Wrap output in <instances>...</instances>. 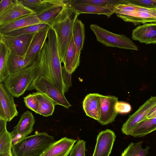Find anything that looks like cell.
I'll list each match as a JSON object with an SVG mask.
<instances>
[{
  "label": "cell",
  "instance_id": "obj_1",
  "mask_svg": "<svg viewBox=\"0 0 156 156\" xmlns=\"http://www.w3.org/2000/svg\"><path fill=\"white\" fill-rule=\"evenodd\" d=\"M37 59L39 72L36 77L44 76L65 94L71 83L72 75L61 65L55 33L51 27Z\"/></svg>",
  "mask_w": 156,
  "mask_h": 156
},
{
  "label": "cell",
  "instance_id": "obj_2",
  "mask_svg": "<svg viewBox=\"0 0 156 156\" xmlns=\"http://www.w3.org/2000/svg\"><path fill=\"white\" fill-rule=\"evenodd\" d=\"M80 15L76 11L66 5L50 26L55 33L62 63L64 62L66 53L73 36L74 23Z\"/></svg>",
  "mask_w": 156,
  "mask_h": 156
},
{
  "label": "cell",
  "instance_id": "obj_3",
  "mask_svg": "<svg viewBox=\"0 0 156 156\" xmlns=\"http://www.w3.org/2000/svg\"><path fill=\"white\" fill-rule=\"evenodd\" d=\"M55 141L54 137L46 132L35 133L20 139L12 144L13 156H39Z\"/></svg>",
  "mask_w": 156,
  "mask_h": 156
},
{
  "label": "cell",
  "instance_id": "obj_4",
  "mask_svg": "<svg viewBox=\"0 0 156 156\" xmlns=\"http://www.w3.org/2000/svg\"><path fill=\"white\" fill-rule=\"evenodd\" d=\"M37 58L24 68L9 75L2 82L6 90L13 96L18 98L23 94L38 75Z\"/></svg>",
  "mask_w": 156,
  "mask_h": 156
},
{
  "label": "cell",
  "instance_id": "obj_5",
  "mask_svg": "<svg viewBox=\"0 0 156 156\" xmlns=\"http://www.w3.org/2000/svg\"><path fill=\"white\" fill-rule=\"evenodd\" d=\"M114 13L124 21L132 23L135 26L156 22V9L130 3L118 5L114 10Z\"/></svg>",
  "mask_w": 156,
  "mask_h": 156
},
{
  "label": "cell",
  "instance_id": "obj_6",
  "mask_svg": "<svg viewBox=\"0 0 156 156\" xmlns=\"http://www.w3.org/2000/svg\"><path fill=\"white\" fill-rule=\"evenodd\" d=\"M90 28L94 34L97 40L106 46L138 50V47L125 35L112 33L96 24H91Z\"/></svg>",
  "mask_w": 156,
  "mask_h": 156
},
{
  "label": "cell",
  "instance_id": "obj_7",
  "mask_svg": "<svg viewBox=\"0 0 156 156\" xmlns=\"http://www.w3.org/2000/svg\"><path fill=\"white\" fill-rule=\"evenodd\" d=\"M34 89L48 97L55 105H60L67 109L71 106L66 99L65 94L42 75H40L35 78L27 90Z\"/></svg>",
  "mask_w": 156,
  "mask_h": 156
},
{
  "label": "cell",
  "instance_id": "obj_8",
  "mask_svg": "<svg viewBox=\"0 0 156 156\" xmlns=\"http://www.w3.org/2000/svg\"><path fill=\"white\" fill-rule=\"evenodd\" d=\"M36 33L16 36L0 34V41L2 42L11 52L25 57Z\"/></svg>",
  "mask_w": 156,
  "mask_h": 156
},
{
  "label": "cell",
  "instance_id": "obj_9",
  "mask_svg": "<svg viewBox=\"0 0 156 156\" xmlns=\"http://www.w3.org/2000/svg\"><path fill=\"white\" fill-rule=\"evenodd\" d=\"M156 105V96H151L133 114L129 115L123 124L122 132L129 135L133 129L140 122L146 119L145 117Z\"/></svg>",
  "mask_w": 156,
  "mask_h": 156
},
{
  "label": "cell",
  "instance_id": "obj_10",
  "mask_svg": "<svg viewBox=\"0 0 156 156\" xmlns=\"http://www.w3.org/2000/svg\"><path fill=\"white\" fill-rule=\"evenodd\" d=\"M18 115L14 97L6 90L3 83H0V118L9 122Z\"/></svg>",
  "mask_w": 156,
  "mask_h": 156
},
{
  "label": "cell",
  "instance_id": "obj_11",
  "mask_svg": "<svg viewBox=\"0 0 156 156\" xmlns=\"http://www.w3.org/2000/svg\"><path fill=\"white\" fill-rule=\"evenodd\" d=\"M118 98L113 96L102 95L100 101V116L97 121L104 125L113 122L118 113L115 108Z\"/></svg>",
  "mask_w": 156,
  "mask_h": 156
},
{
  "label": "cell",
  "instance_id": "obj_12",
  "mask_svg": "<svg viewBox=\"0 0 156 156\" xmlns=\"http://www.w3.org/2000/svg\"><path fill=\"white\" fill-rule=\"evenodd\" d=\"M115 138V133L110 129L100 132L97 136L92 156H109Z\"/></svg>",
  "mask_w": 156,
  "mask_h": 156
},
{
  "label": "cell",
  "instance_id": "obj_13",
  "mask_svg": "<svg viewBox=\"0 0 156 156\" xmlns=\"http://www.w3.org/2000/svg\"><path fill=\"white\" fill-rule=\"evenodd\" d=\"M35 122V119L31 112H25L21 115L17 124L10 132L12 139L16 138L20 140L27 136L33 131Z\"/></svg>",
  "mask_w": 156,
  "mask_h": 156
},
{
  "label": "cell",
  "instance_id": "obj_14",
  "mask_svg": "<svg viewBox=\"0 0 156 156\" xmlns=\"http://www.w3.org/2000/svg\"><path fill=\"white\" fill-rule=\"evenodd\" d=\"M50 28L51 27L48 26L36 33L25 57L28 62L32 63L36 60L47 39Z\"/></svg>",
  "mask_w": 156,
  "mask_h": 156
},
{
  "label": "cell",
  "instance_id": "obj_15",
  "mask_svg": "<svg viewBox=\"0 0 156 156\" xmlns=\"http://www.w3.org/2000/svg\"><path fill=\"white\" fill-rule=\"evenodd\" d=\"M66 6L63 0H53L44 9L35 13L42 23L50 27L53 22L60 14Z\"/></svg>",
  "mask_w": 156,
  "mask_h": 156
},
{
  "label": "cell",
  "instance_id": "obj_16",
  "mask_svg": "<svg viewBox=\"0 0 156 156\" xmlns=\"http://www.w3.org/2000/svg\"><path fill=\"white\" fill-rule=\"evenodd\" d=\"M133 40L147 44H156V22L144 23L132 31Z\"/></svg>",
  "mask_w": 156,
  "mask_h": 156
},
{
  "label": "cell",
  "instance_id": "obj_17",
  "mask_svg": "<svg viewBox=\"0 0 156 156\" xmlns=\"http://www.w3.org/2000/svg\"><path fill=\"white\" fill-rule=\"evenodd\" d=\"M76 140L63 137L55 141L39 156H68Z\"/></svg>",
  "mask_w": 156,
  "mask_h": 156
},
{
  "label": "cell",
  "instance_id": "obj_18",
  "mask_svg": "<svg viewBox=\"0 0 156 156\" xmlns=\"http://www.w3.org/2000/svg\"><path fill=\"white\" fill-rule=\"evenodd\" d=\"M42 23L35 13L26 15L0 26V34H5L26 27Z\"/></svg>",
  "mask_w": 156,
  "mask_h": 156
},
{
  "label": "cell",
  "instance_id": "obj_19",
  "mask_svg": "<svg viewBox=\"0 0 156 156\" xmlns=\"http://www.w3.org/2000/svg\"><path fill=\"white\" fill-rule=\"evenodd\" d=\"M34 13H35L24 6L18 0H15L11 7L0 13V26L20 17Z\"/></svg>",
  "mask_w": 156,
  "mask_h": 156
},
{
  "label": "cell",
  "instance_id": "obj_20",
  "mask_svg": "<svg viewBox=\"0 0 156 156\" xmlns=\"http://www.w3.org/2000/svg\"><path fill=\"white\" fill-rule=\"evenodd\" d=\"M65 5L76 11L80 14L82 13H91L105 15L109 18L114 13L113 10L110 8L105 6L90 4L70 3L65 2Z\"/></svg>",
  "mask_w": 156,
  "mask_h": 156
},
{
  "label": "cell",
  "instance_id": "obj_21",
  "mask_svg": "<svg viewBox=\"0 0 156 156\" xmlns=\"http://www.w3.org/2000/svg\"><path fill=\"white\" fill-rule=\"evenodd\" d=\"M101 96L98 93H90L86 96L83 102V109L86 115L97 121L100 116Z\"/></svg>",
  "mask_w": 156,
  "mask_h": 156
},
{
  "label": "cell",
  "instance_id": "obj_22",
  "mask_svg": "<svg viewBox=\"0 0 156 156\" xmlns=\"http://www.w3.org/2000/svg\"><path fill=\"white\" fill-rule=\"evenodd\" d=\"M73 37L76 46L75 63L77 68L80 64V53L83 48L85 37L84 25L78 18L74 23Z\"/></svg>",
  "mask_w": 156,
  "mask_h": 156
},
{
  "label": "cell",
  "instance_id": "obj_23",
  "mask_svg": "<svg viewBox=\"0 0 156 156\" xmlns=\"http://www.w3.org/2000/svg\"><path fill=\"white\" fill-rule=\"evenodd\" d=\"M34 93L39 102L37 114L44 117L52 115L54 111L55 105L48 97L38 91Z\"/></svg>",
  "mask_w": 156,
  "mask_h": 156
},
{
  "label": "cell",
  "instance_id": "obj_24",
  "mask_svg": "<svg viewBox=\"0 0 156 156\" xmlns=\"http://www.w3.org/2000/svg\"><path fill=\"white\" fill-rule=\"evenodd\" d=\"M156 130V118L147 119L140 122L132 130L130 135L142 137Z\"/></svg>",
  "mask_w": 156,
  "mask_h": 156
},
{
  "label": "cell",
  "instance_id": "obj_25",
  "mask_svg": "<svg viewBox=\"0 0 156 156\" xmlns=\"http://www.w3.org/2000/svg\"><path fill=\"white\" fill-rule=\"evenodd\" d=\"M7 122L0 118V153L12 151V139L6 128Z\"/></svg>",
  "mask_w": 156,
  "mask_h": 156
},
{
  "label": "cell",
  "instance_id": "obj_26",
  "mask_svg": "<svg viewBox=\"0 0 156 156\" xmlns=\"http://www.w3.org/2000/svg\"><path fill=\"white\" fill-rule=\"evenodd\" d=\"M33 62H28L26 60L25 57L17 55L11 52L8 62L9 74L10 75L13 74Z\"/></svg>",
  "mask_w": 156,
  "mask_h": 156
},
{
  "label": "cell",
  "instance_id": "obj_27",
  "mask_svg": "<svg viewBox=\"0 0 156 156\" xmlns=\"http://www.w3.org/2000/svg\"><path fill=\"white\" fill-rule=\"evenodd\" d=\"M10 50L1 42L0 41V82L9 75L8 69V60Z\"/></svg>",
  "mask_w": 156,
  "mask_h": 156
},
{
  "label": "cell",
  "instance_id": "obj_28",
  "mask_svg": "<svg viewBox=\"0 0 156 156\" xmlns=\"http://www.w3.org/2000/svg\"><path fill=\"white\" fill-rule=\"evenodd\" d=\"M76 46L73 37L71 39L68 48L64 64L66 71L72 74L77 68L75 63Z\"/></svg>",
  "mask_w": 156,
  "mask_h": 156
},
{
  "label": "cell",
  "instance_id": "obj_29",
  "mask_svg": "<svg viewBox=\"0 0 156 156\" xmlns=\"http://www.w3.org/2000/svg\"><path fill=\"white\" fill-rule=\"evenodd\" d=\"M143 142H132L122 152L121 156H147L149 154L150 147L147 146L144 149L142 147Z\"/></svg>",
  "mask_w": 156,
  "mask_h": 156
},
{
  "label": "cell",
  "instance_id": "obj_30",
  "mask_svg": "<svg viewBox=\"0 0 156 156\" xmlns=\"http://www.w3.org/2000/svg\"><path fill=\"white\" fill-rule=\"evenodd\" d=\"M70 3H83L99 5L108 7L114 10L118 5L126 3V0H64Z\"/></svg>",
  "mask_w": 156,
  "mask_h": 156
},
{
  "label": "cell",
  "instance_id": "obj_31",
  "mask_svg": "<svg viewBox=\"0 0 156 156\" xmlns=\"http://www.w3.org/2000/svg\"><path fill=\"white\" fill-rule=\"evenodd\" d=\"M48 26L49 25L44 23H41L28 26L14 30L5 34L16 36L34 33L38 32Z\"/></svg>",
  "mask_w": 156,
  "mask_h": 156
},
{
  "label": "cell",
  "instance_id": "obj_32",
  "mask_svg": "<svg viewBox=\"0 0 156 156\" xmlns=\"http://www.w3.org/2000/svg\"><path fill=\"white\" fill-rule=\"evenodd\" d=\"M26 7L35 13L43 10L49 2L50 0H18Z\"/></svg>",
  "mask_w": 156,
  "mask_h": 156
},
{
  "label": "cell",
  "instance_id": "obj_33",
  "mask_svg": "<svg viewBox=\"0 0 156 156\" xmlns=\"http://www.w3.org/2000/svg\"><path fill=\"white\" fill-rule=\"evenodd\" d=\"M23 99L26 107L37 114L39 107V102L34 93L24 97Z\"/></svg>",
  "mask_w": 156,
  "mask_h": 156
},
{
  "label": "cell",
  "instance_id": "obj_34",
  "mask_svg": "<svg viewBox=\"0 0 156 156\" xmlns=\"http://www.w3.org/2000/svg\"><path fill=\"white\" fill-rule=\"evenodd\" d=\"M86 143L85 141L78 140L73 145L69 156H85Z\"/></svg>",
  "mask_w": 156,
  "mask_h": 156
},
{
  "label": "cell",
  "instance_id": "obj_35",
  "mask_svg": "<svg viewBox=\"0 0 156 156\" xmlns=\"http://www.w3.org/2000/svg\"><path fill=\"white\" fill-rule=\"evenodd\" d=\"M126 3H130L147 8L156 9V0H126Z\"/></svg>",
  "mask_w": 156,
  "mask_h": 156
},
{
  "label": "cell",
  "instance_id": "obj_36",
  "mask_svg": "<svg viewBox=\"0 0 156 156\" xmlns=\"http://www.w3.org/2000/svg\"><path fill=\"white\" fill-rule=\"evenodd\" d=\"M115 108L117 112L119 113H127L132 109L131 105L129 103L123 101H118L116 104Z\"/></svg>",
  "mask_w": 156,
  "mask_h": 156
},
{
  "label": "cell",
  "instance_id": "obj_37",
  "mask_svg": "<svg viewBox=\"0 0 156 156\" xmlns=\"http://www.w3.org/2000/svg\"><path fill=\"white\" fill-rule=\"evenodd\" d=\"M15 0H2L0 2V13H2L11 7Z\"/></svg>",
  "mask_w": 156,
  "mask_h": 156
},
{
  "label": "cell",
  "instance_id": "obj_38",
  "mask_svg": "<svg viewBox=\"0 0 156 156\" xmlns=\"http://www.w3.org/2000/svg\"><path fill=\"white\" fill-rule=\"evenodd\" d=\"M156 114V105L153 108L149 113L145 117L146 119H148L152 118Z\"/></svg>",
  "mask_w": 156,
  "mask_h": 156
},
{
  "label": "cell",
  "instance_id": "obj_39",
  "mask_svg": "<svg viewBox=\"0 0 156 156\" xmlns=\"http://www.w3.org/2000/svg\"><path fill=\"white\" fill-rule=\"evenodd\" d=\"M0 156H13L12 151L10 152H3L0 153Z\"/></svg>",
  "mask_w": 156,
  "mask_h": 156
},
{
  "label": "cell",
  "instance_id": "obj_40",
  "mask_svg": "<svg viewBox=\"0 0 156 156\" xmlns=\"http://www.w3.org/2000/svg\"><path fill=\"white\" fill-rule=\"evenodd\" d=\"M156 118V114L155 115L154 117H153V118Z\"/></svg>",
  "mask_w": 156,
  "mask_h": 156
}]
</instances>
